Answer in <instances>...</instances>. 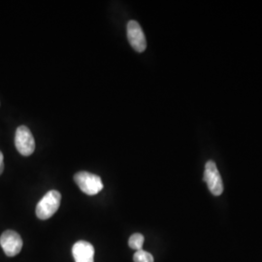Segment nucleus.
<instances>
[{"label": "nucleus", "mask_w": 262, "mask_h": 262, "mask_svg": "<svg viewBox=\"0 0 262 262\" xmlns=\"http://www.w3.org/2000/svg\"><path fill=\"white\" fill-rule=\"evenodd\" d=\"M61 194L56 190H50L45 194L36 207V215L40 220H48L56 214L60 206Z\"/></svg>", "instance_id": "obj_1"}, {"label": "nucleus", "mask_w": 262, "mask_h": 262, "mask_svg": "<svg viewBox=\"0 0 262 262\" xmlns=\"http://www.w3.org/2000/svg\"><path fill=\"white\" fill-rule=\"evenodd\" d=\"M74 181L80 189L88 195H95L103 189L101 178L90 172H78L74 176Z\"/></svg>", "instance_id": "obj_2"}, {"label": "nucleus", "mask_w": 262, "mask_h": 262, "mask_svg": "<svg viewBox=\"0 0 262 262\" xmlns=\"http://www.w3.org/2000/svg\"><path fill=\"white\" fill-rule=\"evenodd\" d=\"M16 148L21 156L28 157L35 150V141L29 128L21 125L17 128L15 136Z\"/></svg>", "instance_id": "obj_3"}, {"label": "nucleus", "mask_w": 262, "mask_h": 262, "mask_svg": "<svg viewBox=\"0 0 262 262\" xmlns=\"http://www.w3.org/2000/svg\"><path fill=\"white\" fill-rule=\"evenodd\" d=\"M204 181L212 194L220 196L224 191V184L215 162L209 160L205 165Z\"/></svg>", "instance_id": "obj_4"}, {"label": "nucleus", "mask_w": 262, "mask_h": 262, "mask_svg": "<svg viewBox=\"0 0 262 262\" xmlns=\"http://www.w3.org/2000/svg\"><path fill=\"white\" fill-rule=\"evenodd\" d=\"M0 245L7 256L19 254L23 248V240L14 230H6L0 237Z\"/></svg>", "instance_id": "obj_5"}, {"label": "nucleus", "mask_w": 262, "mask_h": 262, "mask_svg": "<svg viewBox=\"0 0 262 262\" xmlns=\"http://www.w3.org/2000/svg\"><path fill=\"white\" fill-rule=\"evenodd\" d=\"M126 31L131 47L138 53H143L147 48V41L140 25L136 20H129Z\"/></svg>", "instance_id": "obj_6"}, {"label": "nucleus", "mask_w": 262, "mask_h": 262, "mask_svg": "<svg viewBox=\"0 0 262 262\" xmlns=\"http://www.w3.org/2000/svg\"><path fill=\"white\" fill-rule=\"evenodd\" d=\"M76 262H94V248L92 244L79 241L72 248Z\"/></svg>", "instance_id": "obj_7"}, {"label": "nucleus", "mask_w": 262, "mask_h": 262, "mask_svg": "<svg viewBox=\"0 0 262 262\" xmlns=\"http://www.w3.org/2000/svg\"><path fill=\"white\" fill-rule=\"evenodd\" d=\"M144 241H145V239H144L143 235L140 234V233H135L129 238L128 245H129L131 249H133L135 251H140V250H142Z\"/></svg>", "instance_id": "obj_8"}, {"label": "nucleus", "mask_w": 262, "mask_h": 262, "mask_svg": "<svg viewBox=\"0 0 262 262\" xmlns=\"http://www.w3.org/2000/svg\"><path fill=\"white\" fill-rule=\"evenodd\" d=\"M134 262H154V256L151 253H148L144 250L136 251L133 256Z\"/></svg>", "instance_id": "obj_9"}, {"label": "nucleus", "mask_w": 262, "mask_h": 262, "mask_svg": "<svg viewBox=\"0 0 262 262\" xmlns=\"http://www.w3.org/2000/svg\"><path fill=\"white\" fill-rule=\"evenodd\" d=\"M3 171H4V158L2 152L0 151V175L3 173Z\"/></svg>", "instance_id": "obj_10"}]
</instances>
